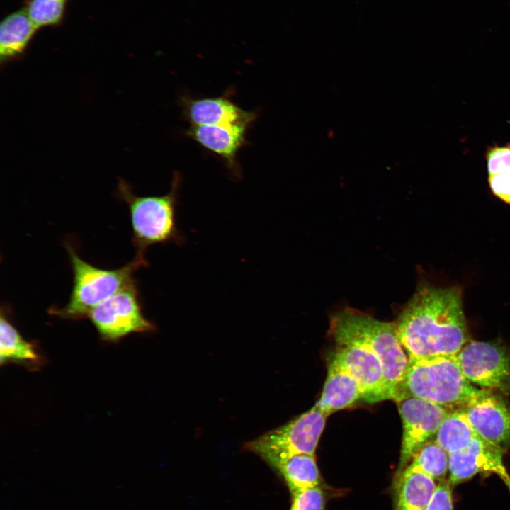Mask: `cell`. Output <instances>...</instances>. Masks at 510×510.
<instances>
[{
  "label": "cell",
  "mask_w": 510,
  "mask_h": 510,
  "mask_svg": "<svg viewBox=\"0 0 510 510\" xmlns=\"http://www.w3.org/2000/svg\"><path fill=\"white\" fill-rule=\"evenodd\" d=\"M67 0H30L26 8L37 28L60 22Z\"/></svg>",
  "instance_id": "7402d4cb"
},
{
  "label": "cell",
  "mask_w": 510,
  "mask_h": 510,
  "mask_svg": "<svg viewBox=\"0 0 510 510\" xmlns=\"http://www.w3.org/2000/svg\"><path fill=\"white\" fill-rule=\"evenodd\" d=\"M108 341H116L135 332H148L154 327L145 318L135 282L93 308L88 317Z\"/></svg>",
  "instance_id": "52a82bcc"
},
{
  "label": "cell",
  "mask_w": 510,
  "mask_h": 510,
  "mask_svg": "<svg viewBox=\"0 0 510 510\" xmlns=\"http://www.w3.org/2000/svg\"><path fill=\"white\" fill-rule=\"evenodd\" d=\"M183 113L191 125L250 126L256 113L247 111L227 96L182 98Z\"/></svg>",
  "instance_id": "4fadbf2b"
},
{
  "label": "cell",
  "mask_w": 510,
  "mask_h": 510,
  "mask_svg": "<svg viewBox=\"0 0 510 510\" xmlns=\"http://www.w3.org/2000/svg\"><path fill=\"white\" fill-rule=\"evenodd\" d=\"M452 487L448 480L438 482L426 510H453Z\"/></svg>",
  "instance_id": "d4e9b609"
},
{
  "label": "cell",
  "mask_w": 510,
  "mask_h": 510,
  "mask_svg": "<svg viewBox=\"0 0 510 510\" xmlns=\"http://www.w3.org/2000/svg\"><path fill=\"white\" fill-rule=\"evenodd\" d=\"M504 450L480 436L465 448L449 453L448 479L452 487L479 473H494L510 492V475L503 463Z\"/></svg>",
  "instance_id": "8fae6325"
},
{
  "label": "cell",
  "mask_w": 510,
  "mask_h": 510,
  "mask_svg": "<svg viewBox=\"0 0 510 510\" xmlns=\"http://www.w3.org/2000/svg\"><path fill=\"white\" fill-rule=\"evenodd\" d=\"M487 181L492 193L510 205V173L489 175Z\"/></svg>",
  "instance_id": "484cf974"
},
{
  "label": "cell",
  "mask_w": 510,
  "mask_h": 510,
  "mask_svg": "<svg viewBox=\"0 0 510 510\" xmlns=\"http://www.w3.org/2000/svg\"><path fill=\"white\" fill-rule=\"evenodd\" d=\"M459 287H420L401 313L396 328L409 357L456 355L468 341Z\"/></svg>",
  "instance_id": "6da1fadb"
},
{
  "label": "cell",
  "mask_w": 510,
  "mask_h": 510,
  "mask_svg": "<svg viewBox=\"0 0 510 510\" xmlns=\"http://www.w3.org/2000/svg\"><path fill=\"white\" fill-rule=\"evenodd\" d=\"M268 465L283 477L291 494L319 485L320 475L314 455H290L276 458Z\"/></svg>",
  "instance_id": "ac0fdd59"
},
{
  "label": "cell",
  "mask_w": 510,
  "mask_h": 510,
  "mask_svg": "<svg viewBox=\"0 0 510 510\" xmlns=\"http://www.w3.org/2000/svg\"><path fill=\"white\" fill-rule=\"evenodd\" d=\"M327 416L314 405L290 422L247 442L244 449L258 455L267 464L290 455H314Z\"/></svg>",
  "instance_id": "8992f818"
},
{
  "label": "cell",
  "mask_w": 510,
  "mask_h": 510,
  "mask_svg": "<svg viewBox=\"0 0 510 510\" xmlns=\"http://www.w3.org/2000/svg\"><path fill=\"white\" fill-rule=\"evenodd\" d=\"M73 272V286L68 303L62 308L52 307L50 313L62 318L87 317L96 306L135 282L133 273L147 261L137 257L115 269L96 267L83 260L74 249L66 244Z\"/></svg>",
  "instance_id": "5b68a950"
},
{
  "label": "cell",
  "mask_w": 510,
  "mask_h": 510,
  "mask_svg": "<svg viewBox=\"0 0 510 510\" xmlns=\"http://www.w3.org/2000/svg\"><path fill=\"white\" fill-rule=\"evenodd\" d=\"M400 473L394 510H426L438 483L421 472L404 468Z\"/></svg>",
  "instance_id": "2e32d148"
},
{
  "label": "cell",
  "mask_w": 510,
  "mask_h": 510,
  "mask_svg": "<svg viewBox=\"0 0 510 510\" xmlns=\"http://www.w3.org/2000/svg\"><path fill=\"white\" fill-rule=\"evenodd\" d=\"M38 28L23 8L5 18L0 26V58L3 63L21 55Z\"/></svg>",
  "instance_id": "e0dca14e"
},
{
  "label": "cell",
  "mask_w": 510,
  "mask_h": 510,
  "mask_svg": "<svg viewBox=\"0 0 510 510\" xmlns=\"http://www.w3.org/2000/svg\"><path fill=\"white\" fill-rule=\"evenodd\" d=\"M477 436L468 420L460 411H450L441 424L435 442L448 454L468 446Z\"/></svg>",
  "instance_id": "d6986e66"
},
{
  "label": "cell",
  "mask_w": 510,
  "mask_h": 510,
  "mask_svg": "<svg viewBox=\"0 0 510 510\" xmlns=\"http://www.w3.org/2000/svg\"><path fill=\"white\" fill-rule=\"evenodd\" d=\"M484 158L489 175L510 173V142L488 146Z\"/></svg>",
  "instance_id": "603a6c76"
},
{
  "label": "cell",
  "mask_w": 510,
  "mask_h": 510,
  "mask_svg": "<svg viewBox=\"0 0 510 510\" xmlns=\"http://www.w3.org/2000/svg\"><path fill=\"white\" fill-rule=\"evenodd\" d=\"M1 363L10 361L33 362L38 356L33 344L26 341L1 310L0 320Z\"/></svg>",
  "instance_id": "ffe728a7"
},
{
  "label": "cell",
  "mask_w": 510,
  "mask_h": 510,
  "mask_svg": "<svg viewBox=\"0 0 510 510\" xmlns=\"http://www.w3.org/2000/svg\"><path fill=\"white\" fill-rule=\"evenodd\" d=\"M180 183V176L176 172L168 193L138 196L133 193L129 183L119 179L116 193L129 208L132 242L137 250L135 257L147 260L146 250L154 244L183 243L184 237L176 220Z\"/></svg>",
  "instance_id": "277c9868"
},
{
  "label": "cell",
  "mask_w": 510,
  "mask_h": 510,
  "mask_svg": "<svg viewBox=\"0 0 510 510\" xmlns=\"http://www.w3.org/2000/svg\"><path fill=\"white\" fill-rule=\"evenodd\" d=\"M478 436L503 450L510 445V407L488 392L460 408Z\"/></svg>",
  "instance_id": "7c38bea8"
},
{
  "label": "cell",
  "mask_w": 510,
  "mask_h": 510,
  "mask_svg": "<svg viewBox=\"0 0 510 510\" xmlns=\"http://www.w3.org/2000/svg\"><path fill=\"white\" fill-rule=\"evenodd\" d=\"M474 386L462 373L456 356L448 355L409 357L404 377L395 400L406 397L422 399L446 408H462L487 394Z\"/></svg>",
  "instance_id": "7a4b0ae2"
},
{
  "label": "cell",
  "mask_w": 510,
  "mask_h": 510,
  "mask_svg": "<svg viewBox=\"0 0 510 510\" xmlns=\"http://www.w3.org/2000/svg\"><path fill=\"white\" fill-rule=\"evenodd\" d=\"M330 334L336 342L352 341L362 344L378 357L383 366L391 399L395 400L409 362L396 325L357 310L346 309L332 318Z\"/></svg>",
  "instance_id": "3957f363"
},
{
  "label": "cell",
  "mask_w": 510,
  "mask_h": 510,
  "mask_svg": "<svg viewBox=\"0 0 510 510\" xmlns=\"http://www.w3.org/2000/svg\"><path fill=\"white\" fill-rule=\"evenodd\" d=\"M291 494L290 510H324V496L319 486L301 489Z\"/></svg>",
  "instance_id": "cb8c5ba5"
},
{
  "label": "cell",
  "mask_w": 510,
  "mask_h": 510,
  "mask_svg": "<svg viewBox=\"0 0 510 510\" xmlns=\"http://www.w3.org/2000/svg\"><path fill=\"white\" fill-rule=\"evenodd\" d=\"M397 402L403 428L398 468L401 472L415 453L436 435L450 410L414 397H406Z\"/></svg>",
  "instance_id": "9c48e42d"
},
{
  "label": "cell",
  "mask_w": 510,
  "mask_h": 510,
  "mask_svg": "<svg viewBox=\"0 0 510 510\" xmlns=\"http://www.w3.org/2000/svg\"><path fill=\"white\" fill-rule=\"evenodd\" d=\"M467 380L487 390L510 391V351L489 342L467 341L455 355Z\"/></svg>",
  "instance_id": "ba28073f"
},
{
  "label": "cell",
  "mask_w": 510,
  "mask_h": 510,
  "mask_svg": "<svg viewBox=\"0 0 510 510\" xmlns=\"http://www.w3.org/2000/svg\"><path fill=\"white\" fill-rule=\"evenodd\" d=\"M332 360L342 366L358 382L365 400L377 402L391 399L383 366L378 357L365 345L352 341L336 342Z\"/></svg>",
  "instance_id": "30bf717a"
},
{
  "label": "cell",
  "mask_w": 510,
  "mask_h": 510,
  "mask_svg": "<svg viewBox=\"0 0 510 510\" xmlns=\"http://www.w3.org/2000/svg\"><path fill=\"white\" fill-rule=\"evenodd\" d=\"M405 468L421 472L441 482L446 480L449 472V455L435 441H429L415 453Z\"/></svg>",
  "instance_id": "44dd1931"
},
{
  "label": "cell",
  "mask_w": 510,
  "mask_h": 510,
  "mask_svg": "<svg viewBox=\"0 0 510 510\" xmlns=\"http://www.w3.org/2000/svg\"><path fill=\"white\" fill-rule=\"evenodd\" d=\"M249 128L244 125H191L187 135L205 149L220 156L233 172L238 173L237 155L246 142Z\"/></svg>",
  "instance_id": "5bb4252c"
},
{
  "label": "cell",
  "mask_w": 510,
  "mask_h": 510,
  "mask_svg": "<svg viewBox=\"0 0 510 510\" xmlns=\"http://www.w3.org/2000/svg\"><path fill=\"white\" fill-rule=\"evenodd\" d=\"M365 400L358 382L338 363L332 360L322 392L314 406L327 416Z\"/></svg>",
  "instance_id": "9a60e30c"
}]
</instances>
